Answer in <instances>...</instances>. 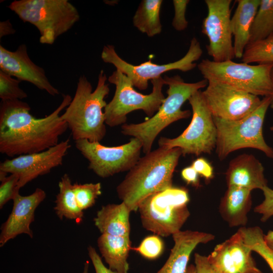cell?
Segmentation results:
<instances>
[{
	"label": "cell",
	"instance_id": "cell-1",
	"mask_svg": "<svg viewBox=\"0 0 273 273\" xmlns=\"http://www.w3.org/2000/svg\"><path fill=\"white\" fill-rule=\"evenodd\" d=\"M60 105L51 114L36 118L29 105L22 100L1 102L0 152L9 157L37 153L58 144L60 136L68 128L60 113L72 98L63 95Z\"/></svg>",
	"mask_w": 273,
	"mask_h": 273
},
{
	"label": "cell",
	"instance_id": "cell-2",
	"mask_svg": "<svg viewBox=\"0 0 273 273\" xmlns=\"http://www.w3.org/2000/svg\"><path fill=\"white\" fill-rule=\"evenodd\" d=\"M182 152L179 148L159 147L140 157L118 185L119 198L136 211L148 196L172 186V177Z\"/></svg>",
	"mask_w": 273,
	"mask_h": 273
},
{
	"label": "cell",
	"instance_id": "cell-3",
	"mask_svg": "<svg viewBox=\"0 0 273 273\" xmlns=\"http://www.w3.org/2000/svg\"><path fill=\"white\" fill-rule=\"evenodd\" d=\"M107 80L102 70L97 87L93 90L91 83L84 75L79 78L74 96L61 115L75 141L86 140L100 142L105 137L106 127L103 109L107 104L105 99L110 92Z\"/></svg>",
	"mask_w": 273,
	"mask_h": 273
},
{
	"label": "cell",
	"instance_id": "cell-4",
	"mask_svg": "<svg viewBox=\"0 0 273 273\" xmlns=\"http://www.w3.org/2000/svg\"><path fill=\"white\" fill-rule=\"evenodd\" d=\"M165 84L168 86L167 96L156 113L148 120L139 123L124 124L121 133L138 139L146 154L151 151L153 144L159 133L170 124L189 118L190 110H183L181 107L196 92L207 86L206 79L188 83L178 75L165 76Z\"/></svg>",
	"mask_w": 273,
	"mask_h": 273
},
{
	"label": "cell",
	"instance_id": "cell-5",
	"mask_svg": "<svg viewBox=\"0 0 273 273\" xmlns=\"http://www.w3.org/2000/svg\"><path fill=\"white\" fill-rule=\"evenodd\" d=\"M270 103V96L263 97L252 113L240 120L213 117L217 130L215 151L220 160L233 152L245 148L257 149L273 158V149L265 142L263 135L264 120Z\"/></svg>",
	"mask_w": 273,
	"mask_h": 273
},
{
	"label": "cell",
	"instance_id": "cell-6",
	"mask_svg": "<svg viewBox=\"0 0 273 273\" xmlns=\"http://www.w3.org/2000/svg\"><path fill=\"white\" fill-rule=\"evenodd\" d=\"M8 7L37 28L42 44H53L80 19L77 9L68 0H15Z\"/></svg>",
	"mask_w": 273,
	"mask_h": 273
},
{
	"label": "cell",
	"instance_id": "cell-7",
	"mask_svg": "<svg viewBox=\"0 0 273 273\" xmlns=\"http://www.w3.org/2000/svg\"><path fill=\"white\" fill-rule=\"evenodd\" d=\"M189 201L184 187L172 186L148 196L138 208L143 228L161 237L180 231L190 215Z\"/></svg>",
	"mask_w": 273,
	"mask_h": 273
},
{
	"label": "cell",
	"instance_id": "cell-8",
	"mask_svg": "<svg viewBox=\"0 0 273 273\" xmlns=\"http://www.w3.org/2000/svg\"><path fill=\"white\" fill-rule=\"evenodd\" d=\"M204 79L263 97L272 94V63L256 65L232 60L217 62L206 59L197 65Z\"/></svg>",
	"mask_w": 273,
	"mask_h": 273
},
{
	"label": "cell",
	"instance_id": "cell-9",
	"mask_svg": "<svg viewBox=\"0 0 273 273\" xmlns=\"http://www.w3.org/2000/svg\"><path fill=\"white\" fill-rule=\"evenodd\" d=\"M108 80L115 86L114 96L104 109L106 124L110 127L125 124L127 115L137 110L152 117L165 98L162 93L165 81L161 76L151 80L153 88L149 95L135 90L130 80L118 70L114 71Z\"/></svg>",
	"mask_w": 273,
	"mask_h": 273
},
{
	"label": "cell",
	"instance_id": "cell-10",
	"mask_svg": "<svg viewBox=\"0 0 273 273\" xmlns=\"http://www.w3.org/2000/svg\"><path fill=\"white\" fill-rule=\"evenodd\" d=\"M192 109L191 121L178 136L170 139L161 137L159 147L168 149L179 148L182 155L211 153L215 149L217 130L213 116L208 108L201 90L188 100Z\"/></svg>",
	"mask_w": 273,
	"mask_h": 273
},
{
	"label": "cell",
	"instance_id": "cell-11",
	"mask_svg": "<svg viewBox=\"0 0 273 273\" xmlns=\"http://www.w3.org/2000/svg\"><path fill=\"white\" fill-rule=\"evenodd\" d=\"M203 51L200 43L196 37L190 42L189 50L185 55L178 60L165 64L158 65L150 60L140 65H134L122 59L116 53L113 45L104 46L101 58L106 63L111 64L117 70L125 74L133 85L140 90H145L149 80L158 78L165 72L173 70L188 72L194 69L196 61L202 56Z\"/></svg>",
	"mask_w": 273,
	"mask_h": 273
},
{
	"label": "cell",
	"instance_id": "cell-12",
	"mask_svg": "<svg viewBox=\"0 0 273 273\" xmlns=\"http://www.w3.org/2000/svg\"><path fill=\"white\" fill-rule=\"evenodd\" d=\"M75 144L77 149L88 161V168L102 178L128 171L140 158L143 149L141 142L133 137L126 144L114 147L86 140L76 141Z\"/></svg>",
	"mask_w": 273,
	"mask_h": 273
},
{
	"label": "cell",
	"instance_id": "cell-13",
	"mask_svg": "<svg viewBox=\"0 0 273 273\" xmlns=\"http://www.w3.org/2000/svg\"><path fill=\"white\" fill-rule=\"evenodd\" d=\"M232 0H206L208 13L202 24L201 32L208 39L207 53L217 62L235 57L231 28Z\"/></svg>",
	"mask_w": 273,
	"mask_h": 273
},
{
	"label": "cell",
	"instance_id": "cell-14",
	"mask_svg": "<svg viewBox=\"0 0 273 273\" xmlns=\"http://www.w3.org/2000/svg\"><path fill=\"white\" fill-rule=\"evenodd\" d=\"M202 93L213 117L228 120L248 116L261 102L258 96L214 82H208Z\"/></svg>",
	"mask_w": 273,
	"mask_h": 273
},
{
	"label": "cell",
	"instance_id": "cell-15",
	"mask_svg": "<svg viewBox=\"0 0 273 273\" xmlns=\"http://www.w3.org/2000/svg\"><path fill=\"white\" fill-rule=\"evenodd\" d=\"M71 145L69 139L44 151L6 159L0 164V171L19 175L18 188L24 187L39 176L49 173L61 165Z\"/></svg>",
	"mask_w": 273,
	"mask_h": 273
},
{
	"label": "cell",
	"instance_id": "cell-16",
	"mask_svg": "<svg viewBox=\"0 0 273 273\" xmlns=\"http://www.w3.org/2000/svg\"><path fill=\"white\" fill-rule=\"evenodd\" d=\"M252 252L238 231L217 245L207 257L218 273H263L257 267Z\"/></svg>",
	"mask_w": 273,
	"mask_h": 273
},
{
	"label": "cell",
	"instance_id": "cell-17",
	"mask_svg": "<svg viewBox=\"0 0 273 273\" xmlns=\"http://www.w3.org/2000/svg\"><path fill=\"white\" fill-rule=\"evenodd\" d=\"M0 70L21 81L31 83L53 96L59 94V91L49 81L43 68L29 58L25 44L20 45L14 51L0 46Z\"/></svg>",
	"mask_w": 273,
	"mask_h": 273
},
{
	"label": "cell",
	"instance_id": "cell-18",
	"mask_svg": "<svg viewBox=\"0 0 273 273\" xmlns=\"http://www.w3.org/2000/svg\"><path fill=\"white\" fill-rule=\"evenodd\" d=\"M46 197V192L40 188L28 196H21L19 192L16 194L13 200L12 212L1 227V247L20 234L33 237L30 224L34 220L36 209Z\"/></svg>",
	"mask_w": 273,
	"mask_h": 273
},
{
	"label": "cell",
	"instance_id": "cell-19",
	"mask_svg": "<svg viewBox=\"0 0 273 273\" xmlns=\"http://www.w3.org/2000/svg\"><path fill=\"white\" fill-rule=\"evenodd\" d=\"M172 236L174 246L167 261L156 273H186L195 248L200 244L212 241L215 237L212 234L191 230L180 231Z\"/></svg>",
	"mask_w": 273,
	"mask_h": 273
},
{
	"label": "cell",
	"instance_id": "cell-20",
	"mask_svg": "<svg viewBox=\"0 0 273 273\" xmlns=\"http://www.w3.org/2000/svg\"><path fill=\"white\" fill-rule=\"evenodd\" d=\"M261 163L253 155L241 154L229 163L225 172L228 187L236 186L251 190L267 186Z\"/></svg>",
	"mask_w": 273,
	"mask_h": 273
},
{
	"label": "cell",
	"instance_id": "cell-21",
	"mask_svg": "<svg viewBox=\"0 0 273 273\" xmlns=\"http://www.w3.org/2000/svg\"><path fill=\"white\" fill-rule=\"evenodd\" d=\"M252 205L251 191L245 188L228 187L221 198L219 210L222 218L231 227H244Z\"/></svg>",
	"mask_w": 273,
	"mask_h": 273
},
{
	"label": "cell",
	"instance_id": "cell-22",
	"mask_svg": "<svg viewBox=\"0 0 273 273\" xmlns=\"http://www.w3.org/2000/svg\"><path fill=\"white\" fill-rule=\"evenodd\" d=\"M260 0H238L231 19V28L234 37L235 57L241 59L249 43L250 30Z\"/></svg>",
	"mask_w": 273,
	"mask_h": 273
},
{
	"label": "cell",
	"instance_id": "cell-23",
	"mask_svg": "<svg viewBox=\"0 0 273 273\" xmlns=\"http://www.w3.org/2000/svg\"><path fill=\"white\" fill-rule=\"evenodd\" d=\"M130 212L123 202L103 206L94 218L95 224L102 234L129 237Z\"/></svg>",
	"mask_w": 273,
	"mask_h": 273
},
{
	"label": "cell",
	"instance_id": "cell-24",
	"mask_svg": "<svg viewBox=\"0 0 273 273\" xmlns=\"http://www.w3.org/2000/svg\"><path fill=\"white\" fill-rule=\"evenodd\" d=\"M98 246L110 269L116 273H128L127 258L132 249L129 237L102 234L98 239Z\"/></svg>",
	"mask_w": 273,
	"mask_h": 273
},
{
	"label": "cell",
	"instance_id": "cell-25",
	"mask_svg": "<svg viewBox=\"0 0 273 273\" xmlns=\"http://www.w3.org/2000/svg\"><path fill=\"white\" fill-rule=\"evenodd\" d=\"M162 0H143L132 19L133 24L140 32L153 37L160 34L162 25L160 12Z\"/></svg>",
	"mask_w": 273,
	"mask_h": 273
},
{
	"label": "cell",
	"instance_id": "cell-26",
	"mask_svg": "<svg viewBox=\"0 0 273 273\" xmlns=\"http://www.w3.org/2000/svg\"><path fill=\"white\" fill-rule=\"evenodd\" d=\"M59 192L55 201L54 210L58 217L81 221L83 212L78 207L73 189V184L67 173L61 178L58 184Z\"/></svg>",
	"mask_w": 273,
	"mask_h": 273
},
{
	"label": "cell",
	"instance_id": "cell-27",
	"mask_svg": "<svg viewBox=\"0 0 273 273\" xmlns=\"http://www.w3.org/2000/svg\"><path fill=\"white\" fill-rule=\"evenodd\" d=\"M273 34V0H260L250 30L249 43Z\"/></svg>",
	"mask_w": 273,
	"mask_h": 273
},
{
	"label": "cell",
	"instance_id": "cell-28",
	"mask_svg": "<svg viewBox=\"0 0 273 273\" xmlns=\"http://www.w3.org/2000/svg\"><path fill=\"white\" fill-rule=\"evenodd\" d=\"M238 230L246 245L265 260L273 272V250L265 243L262 230L258 226L241 227Z\"/></svg>",
	"mask_w": 273,
	"mask_h": 273
},
{
	"label": "cell",
	"instance_id": "cell-29",
	"mask_svg": "<svg viewBox=\"0 0 273 273\" xmlns=\"http://www.w3.org/2000/svg\"><path fill=\"white\" fill-rule=\"evenodd\" d=\"M243 63L273 64V34L267 38L249 43L241 58Z\"/></svg>",
	"mask_w": 273,
	"mask_h": 273
},
{
	"label": "cell",
	"instance_id": "cell-30",
	"mask_svg": "<svg viewBox=\"0 0 273 273\" xmlns=\"http://www.w3.org/2000/svg\"><path fill=\"white\" fill-rule=\"evenodd\" d=\"M101 189L100 183L73 184L74 192L79 208L83 211L92 207L101 194Z\"/></svg>",
	"mask_w": 273,
	"mask_h": 273
},
{
	"label": "cell",
	"instance_id": "cell-31",
	"mask_svg": "<svg viewBox=\"0 0 273 273\" xmlns=\"http://www.w3.org/2000/svg\"><path fill=\"white\" fill-rule=\"evenodd\" d=\"M21 81L0 70V98L2 101L19 100L27 97L20 87Z\"/></svg>",
	"mask_w": 273,
	"mask_h": 273
},
{
	"label": "cell",
	"instance_id": "cell-32",
	"mask_svg": "<svg viewBox=\"0 0 273 273\" xmlns=\"http://www.w3.org/2000/svg\"><path fill=\"white\" fill-rule=\"evenodd\" d=\"M164 248L162 240L157 235L146 237L136 248H132L144 257L149 259L158 258Z\"/></svg>",
	"mask_w": 273,
	"mask_h": 273
},
{
	"label": "cell",
	"instance_id": "cell-33",
	"mask_svg": "<svg viewBox=\"0 0 273 273\" xmlns=\"http://www.w3.org/2000/svg\"><path fill=\"white\" fill-rule=\"evenodd\" d=\"M19 176L15 173L11 174L1 180L0 186V208L10 200H13L17 193H19L18 188Z\"/></svg>",
	"mask_w": 273,
	"mask_h": 273
},
{
	"label": "cell",
	"instance_id": "cell-34",
	"mask_svg": "<svg viewBox=\"0 0 273 273\" xmlns=\"http://www.w3.org/2000/svg\"><path fill=\"white\" fill-rule=\"evenodd\" d=\"M189 0H173L172 3L174 9V16L172 21L173 27L177 31L185 30L188 25L186 13Z\"/></svg>",
	"mask_w": 273,
	"mask_h": 273
},
{
	"label": "cell",
	"instance_id": "cell-35",
	"mask_svg": "<svg viewBox=\"0 0 273 273\" xmlns=\"http://www.w3.org/2000/svg\"><path fill=\"white\" fill-rule=\"evenodd\" d=\"M262 191L264 199L254 208V211L261 214V221L265 222L273 216V190L267 186Z\"/></svg>",
	"mask_w": 273,
	"mask_h": 273
},
{
	"label": "cell",
	"instance_id": "cell-36",
	"mask_svg": "<svg viewBox=\"0 0 273 273\" xmlns=\"http://www.w3.org/2000/svg\"><path fill=\"white\" fill-rule=\"evenodd\" d=\"M191 166L197 171L199 175L206 180H209L213 177V168L209 162L202 157L195 160Z\"/></svg>",
	"mask_w": 273,
	"mask_h": 273
},
{
	"label": "cell",
	"instance_id": "cell-37",
	"mask_svg": "<svg viewBox=\"0 0 273 273\" xmlns=\"http://www.w3.org/2000/svg\"><path fill=\"white\" fill-rule=\"evenodd\" d=\"M87 251L96 273H116L105 266L101 258L93 247L89 246L87 248Z\"/></svg>",
	"mask_w": 273,
	"mask_h": 273
},
{
	"label": "cell",
	"instance_id": "cell-38",
	"mask_svg": "<svg viewBox=\"0 0 273 273\" xmlns=\"http://www.w3.org/2000/svg\"><path fill=\"white\" fill-rule=\"evenodd\" d=\"M194 261L196 273H218L210 263L207 256L195 253Z\"/></svg>",
	"mask_w": 273,
	"mask_h": 273
},
{
	"label": "cell",
	"instance_id": "cell-39",
	"mask_svg": "<svg viewBox=\"0 0 273 273\" xmlns=\"http://www.w3.org/2000/svg\"><path fill=\"white\" fill-rule=\"evenodd\" d=\"M181 176L188 184L196 187L199 186V175L192 166L184 168L181 171Z\"/></svg>",
	"mask_w": 273,
	"mask_h": 273
},
{
	"label": "cell",
	"instance_id": "cell-40",
	"mask_svg": "<svg viewBox=\"0 0 273 273\" xmlns=\"http://www.w3.org/2000/svg\"><path fill=\"white\" fill-rule=\"evenodd\" d=\"M15 30L9 21L7 20L0 22V38L8 35L13 34Z\"/></svg>",
	"mask_w": 273,
	"mask_h": 273
},
{
	"label": "cell",
	"instance_id": "cell-41",
	"mask_svg": "<svg viewBox=\"0 0 273 273\" xmlns=\"http://www.w3.org/2000/svg\"><path fill=\"white\" fill-rule=\"evenodd\" d=\"M264 240L267 246L273 250V231H269L266 235H264Z\"/></svg>",
	"mask_w": 273,
	"mask_h": 273
},
{
	"label": "cell",
	"instance_id": "cell-42",
	"mask_svg": "<svg viewBox=\"0 0 273 273\" xmlns=\"http://www.w3.org/2000/svg\"><path fill=\"white\" fill-rule=\"evenodd\" d=\"M271 81L272 84V94L270 96V103L269 107L273 109V67L271 71Z\"/></svg>",
	"mask_w": 273,
	"mask_h": 273
},
{
	"label": "cell",
	"instance_id": "cell-43",
	"mask_svg": "<svg viewBox=\"0 0 273 273\" xmlns=\"http://www.w3.org/2000/svg\"><path fill=\"white\" fill-rule=\"evenodd\" d=\"M186 273H196L195 266L193 264H191L188 266Z\"/></svg>",
	"mask_w": 273,
	"mask_h": 273
},
{
	"label": "cell",
	"instance_id": "cell-44",
	"mask_svg": "<svg viewBox=\"0 0 273 273\" xmlns=\"http://www.w3.org/2000/svg\"><path fill=\"white\" fill-rule=\"evenodd\" d=\"M88 267H89V262L88 261H86L84 263L83 271L82 273H88Z\"/></svg>",
	"mask_w": 273,
	"mask_h": 273
},
{
	"label": "cell",
	"instance_id": "cell-45",
	"mask_svg": "<svg viewBox=\"0 0 273 273\" xmlns=\"http://www.w3.org/2000/svg\"><path fill=\"white\" fill-rule=\"evenodd\" d=\"M270 129L273 131V126L270 127Z\"/></svg>",
	"mask_w": 273,
	"mask_h": 273
}]
</instances>
